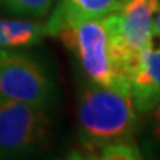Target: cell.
Returning a JSON list of instances; mask_svg holds the SVG:
<instances>
[{"label": "cell", "instance_id": "3", "mask_svg": "<svg viewBox=\"0 0 160 160\" xmlns=\"http://www.w3.org/2000/svg\"><path fill=\"white\" fill-rule=\"evenodd\" d=\"M154 12L151 0H120L119 8L104 17L113 58L128 80L142 52L153 43Z\"/></svg>", "mask_w": 160, "mask_h": 160}, {"label": "cell", "instance_id": "9", "mask_svg": "<svg viewBox=\"0 0 160 160\" xmlns=\"http://www.w3.org/2000/svg\"><path fill=\"white\" fill-rule=\"evenodd\" d=\"M55 0H0V11L19 18L40 19L49 15Z\"/></svg>", "mask_w": 160, "mask_h": 160}, {"label": "cell", "instance_id": "1", "mask_svg": "<svg viewBox=\"0 0 160 160\" xmlns=\"http://www.w3.org/2000/svg\"><path fill=\"white\" fill-rule=\"evenodd\" d=\"M77 131L80 157L86 159L104 145L135 139L138 113L129 83L107 88L86 82L77 101Z\"/></svg>", "mask_w": 160, "mask_h": 160}, {"label": "cell", "instance_id": "10", "mask_svg": "<svg viewBox=\"0 0 160 160\" xmlns=\"http://www.w3.org/2000/svg\"><path fill=\"white\" fill-rule=\"evenodd\" d=\"M141 157L142 154H141V150L135 139L104 145L99 150H97L92 156V159L104 160H137Z\"/></svg>", "mask_w": 160, "mask_h": 160}, {"label": "cell", "instance_id": "4", "mask_svg": "<svg viewBox=\"0 0 160 160\" xmlns=\"http://www.w3.org/2000/svg\"><path fill=\"white\" fill-rule=\"evenodd\" d=\"M0 98L48 108L57 98L55 80L30 52L0 48Z\"/></svg>", "mask_w": 160, "mask_h": 160}, {"label": "cell", "instance_id": "12", "mask_svg": "<svg viewBox=\"0 0 160 160\" xmlns=\"http://www.w3.org/2000/svg\"><path fill=\"white\" fill-rule=\"evenodd\" d=\"M153 34L160 39V6L156 8L154 18H153Z\"/></svg>", "mask_w": 160, "mask_h": 160}, {"label": "cell", "instance_id": "5", "mask_svg": "<svg viewBox=\"0 0 160 160\" xmlns=\"http://www.w3.org/2000/svg\"><path fill=\"white\" fill-rule=\"evenodd\" d=\"M51 133L45 108L0 98V157H18L45 148Z\"/></svg>", "mask_w": 160, "mask_h": 160}, {"label": "cell", "instance_id": "13", "mask_svg": "<svg viewBox=\"0 0 160 160\" xmlns=\"http://www.w3.org/2000/svg\"><path fill=\"white\" fill-rule=\"evenodd\" d=\"M153 3H154V6L157 8V6H160V0H151Z\"/></svg>", "mask_w": 160, "mask_h": 160}, {"label": "cell", "instance_id": "8", "mask_svg": "<svg viewBox=\"0 0 160 160\" xmlns=\"http://www.w3.org/2000/svg\"><path fill=\"white\" fill-rule=\"evenodd\" d=\"M48 36L46 24L31 18H0V48L34 46Z\"/></svg>", "mask_w": 160, "mask_h": 160}, {"label": "cell", "instance_id": "11", "mask_svg": "<svg viewBox=\"0 0 160 160\" xmlns=\"http://www.w3.org/2000/svg\"><path fill=\"white\" fill-rule=\"evenodd\" d=\"M151 120H150V131L156 141L160 144V99L154 105V108L150 111Z\"/></svg>", "mask_w": 160, "mask_h": 160}, {"label": "cell", "instance_id": "2", "mask_svg": "<svg viewBox=\"0 0 160 160\" xmlns=\"http://www.w3.org/2000/svg\"><path fill=\"white\" fill-rule=\"evenodd\" d=\"M58 37L74 55L79 70L88 83L107 88L129 83L113 58L104 17L64 28L58 33Z\"/></svg>", "mask_w": 160, "mask_h": 160}, {"label": "cell", "instance_id": "6", "mask_svg": "<svg viewBox=\"0 0 160 160\" xmlns=\"http://www.w3.org/2000/svg\"><path fill=\"white\" fill-rule=\"evenodd\" d=\"M133 107L138 114H150L160 99V43L142 52L129 77Z\"/></svg>", "mask_w": 160, "mask_h": 160}, {"label": "cell", "instance_id": "7", "mask_svg": "<svg viewBox=\"0 0 160 160\" xmlns=\"http://www.w3.org/2000/svg\"><path fill=\"white\" fill-rule=\"evenodd\" d=\"M119 6L120 0H59L46 22L48 34L57 37L64 28L88 19L102 18Z\"/></svg>", "mask_w": 160, "mask_h": 160}]
</instances>
